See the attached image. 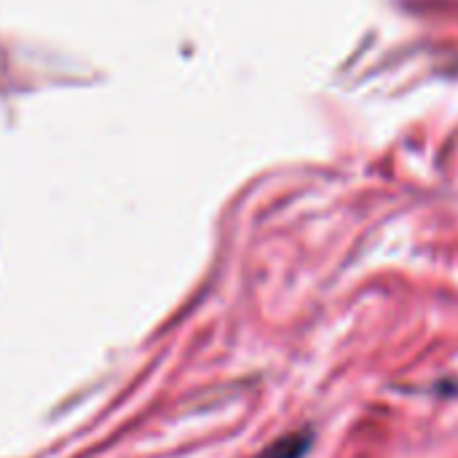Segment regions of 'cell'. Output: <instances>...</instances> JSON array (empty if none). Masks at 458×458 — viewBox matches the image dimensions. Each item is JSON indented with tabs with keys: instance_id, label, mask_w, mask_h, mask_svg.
<instances>
[{
	"instance_id": "obj_1",
	"label": "cell",
	"mask_w": 458,
	"mask_h": 458,
	"mask_svg": "<svg viewBox=\"0 0 458 458\" xmlns=\"http://www.w3.org/2000/svg\"><path fill=\"white\" fill-rule=\"evenodd\" d=\"M311 445V435L309 432H295V435H284L282 440H276L260 458H301Z\"/></svg>"
}]
</instances>
